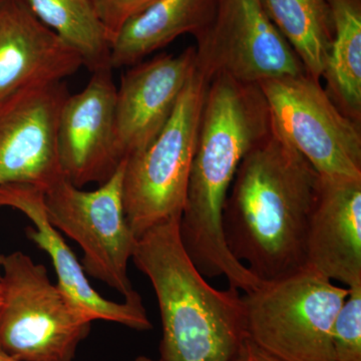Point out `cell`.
<instances>
[{
	"label": "cell",
	"instance_id": "cell-1",
	"mask_svg": "<svg viewBox=\"0 0 361 361\" xmlns=\"http://www.w3.org/2000/svg\"><path fill=\"white\" fill-rule=\"evenodd\" d=\"M271 130L269 109L258 85L227 75L211 80L180 218V236L204 277L224 276L229 286L245 293L261 282L228 250L223 210L240 164Z\"/></svg>",
	"mask_w": 361,
	"mask_h": 361
},
{
	"label": "cell",
	"instance_id": "cell-2",
	"mask_svg": "<svg viewBox=\"0 0 361 361\" xmlns=\"http://www.w3.org/2000/svg\"><path fill=\"white\" fill-rule=\"evenodd\" d=\"M320 176L271 130L244 157L223 210L233 257L260 282L304 267L305 240Z\"/></svg>",
	"mask_w": 361,
	"mask_h": 361
},
{
	"label": "cell",
	"instance_id": "cell-3",
	"mask_svg": "<svg viewBox=\"0 0 361 361\" xmlns=\"http://www.w3.org/2000/svg\"><path fill=\"white\" fill-rule=\"evenodd\" d=\"M180 218L137 239L133 261L155 291L161 339L157 361H233L248 337L243 296L207 282L180 240Z\"/></svg>",
	"mask_w": 361,
	"mask_h": 361
},
{
	"label": "cell",
	"instance_id": "cell-4",
	"mask_svg": "<svg viewBox=\"0 0 361 361\" xmlns=\"http://www.w3.org/2000/svg\"><path fill=\"white\" fill-rule=\"evenodd\" d=\"M210 82L196 66L167 123L146 149L126 161L123 208L137 238L182 216Z\"/></svg>",
	"mask_w": 361,
	"mask_h": 361
},
{
	"label": "cell",
	"instance_id": "cell-5",
	"mask_svg": "<svg viewBox=\"0 0 361 361\" xmlns=\"http://www.w3.org/2000/svg\"><path fill=\"white\" fill-rule=\"evenodd\" d=\"M349 294L303 267L243 296L247 336L283 361H334L332 329Z\"/></svg>",
	"mask_w": 361,
	"mask_h": 361
},
{
	"label": "cell",
	"instance_id": "cell-6",
	"mask_svg": "<svg viewBox=\"0 0 361 361\" xmlns=\"http://www.w3.org/2000/svg\"><path fill=\"white\" fill-rule=\"evenodd\" d=\"M92 322L52 284L44 265L20 251L4 255L0 348L23 361H73Z\"/></svg>",
	"mask_w": 361,
	"mask_h": 361
},
{
	"label": "cell",
	"instance_id": "cell-7",
	"mask_svg": "<svg viewBox=\"0 0 361 361\" xmlns=\"http://www.w3.org/2000/svg\"><path fill=\"white\" fill-rule=\"evenodd\" d=\"M272 128L320 177L361 179V130L306 73L259 82Z\"/></svg>",
	"mask_w": 361,
	"mask_h": 361
},
{
	"label": "cell",
	"instance_id": "cell-8",
	"mask_svg": "<svg viewBox=\"0 0 361 361\" xmlns=\"http://www.w3.org/2000/svg\"><path fill=\"white\" fill-rule=\"evenodd\" d=\"M125 165L126 161L94 191H84L61 177L45 190L44 205L49 223L77 242L84 252L85 274L128 299L137 293L128 276L137 238L123 208Z\"/></svg>",
	"mask_w": 361,
	"mask_h": 361
},
{
	"label": "cell",
	"instance_id": "cell-9",
	"mask_svg": "<svg viewBox=\"0 0 361 361\" xmlns=\"http://www.w3.org/2000/svg\"><path fill=\"white\" fill-rule=\"evenodd\" d=\"M196 39V66L212 80L227 75L256 84L305 73L261 0H216L210 23Z\"/></svg>",
	"mask_w": 361,
	"mask_h": 361
},
{
	"label": "cell",
	"instance_id": "cell-10",
	"mask_svg": "<svg viewBox=\"0 0 361 361\" xmlns=\"http://www.w3.org/2000/svg\"><path fill=\"white\" fill-rule=\"evenodd\" d=\"M68 94L61 82L26 87L0 99V187L23 183L45 192L65 177L56 126Z\"/></svg>",
	"mask_w": 361,
	"mask_h": 361
},
{
	"label": "cell",
	"instance_id": "cell-11",
	"mask_svg": "<svg viewBox=\"0 0 361 361\" xmlns=\"http://www.w3.org/2000/svg\"><path fill=\"white\" fill-rule=\"evenodd\" d=\"M113 68L92 73L84 90L68 94L59 111L56 149L66 179L75 187L106 182L123 163L116 137Z\"/></svg>",
	"mask_w": 361,
	"mask_h": 361
},
{
	"label": "cell",
	"instance_id": "cell-12",
	"mask_svg": "<svg viewBox=\"0 0 361 361\" xmlns=\"http://www.w3.org/2000/svg\"><path fill=\"white\" fill-rule=\"evenodd\" d=\"M196 68V51L166 54L130 66L116 94V137L122 161L146 149L167 123Z\"/></svg>",
	"mask_w": 361,
	"mask_h": 361
},
{
	"label": "cell",
	"instance_id": "cell-13",
	"mask_svg": "<svg viewBox=\"0 0 361 361\" xmlns=\"http://www.w3.org/2000/svg\"><path fill=\"white\" fill-rule=\"evenodd\" d=\"M4 207L20 211L32 223L25 229L26 237L49 254L58 276L56 285L90 322L118 323L137 331L152 329L139 293L114 302L94 290L77 256L47 219L44 190L23 183L4 185L0 187V208Z\"/></svg>",
	"mask_w": 361,
	"mask_h": 361
},
{
	"label": "cell",
	"instance_id": "cell-14",
	"mask_svg": "<svg viewBox=\"0 0 361 361\" xmlns=\"http://www.w3.org/2000/svg\"><path fill=\"white\" fill-rule=\"evenodd\" d=\"M304 267L348 288L361 285V179L320 177Z\"/></svg>",
	"mask_w": 361,
	"mask_h": 361
},
{
	"label": "cell",
	"instance_id": "cell-15",
	"mask_svg": "<svg viewBox=\"0 0 361 361\" xmlns=\"http://www.w3.org/2000/svg\"><path fill=\"white\" fill-rule=\"evenodd\" d=\"M82 59L20 1L0 0V99L75 75Z\"/></svg>",
	"mask_w": 361,
	"mask_h": 361
},
{
	"label": "cell",
	"instance_id": "cell-16",
	"mask_svg": "<svg viewBox=\"0 0 361 361\" xmlns=\"http://www.w3.org/2000/svg\"><path fill=\"white\" fill-rule=\"evenodd\" d=\"M216 0H156L123 23L111 44V68L132 66L183 35L208 25Z\"/></svg>",
	"mask_w": 361,
	"mask_h": 361
},
{
	"label": "cell",
	"instance_id": "cell-17",
	"mask_svg": "<svg viewBox=\"0 0 361 361\" xmlns=\"http://www.w3.org/2000/svg\"><path fill=\"white\" fill-rule=\"evenodd\" d=\"M334 39L323 77L342 113L361 122V0H327Z\"/></svg>",
	"mask_w": 361,
	"mask_h": 361
},
{
	"label": "cell",
	"instance_id": "cell-18",
	"mask_svg": "<svg viewBox=\"0 0 361 361\" xmlns=\"http://www.w3.org/2000/svg\"><path fill=\"white\" fill-rule=\"evenodd\" d=\"M273 25L288 42L310 78L324 73L334 39L327 0H261Z\"/></svg>",
	"mask_w": 361,
	"mask_h": 361
},
{
	"label": "cell",
	"instance_id": "cell-19",
	"mask_svg": "<svg viewBox=\"0 0 361 361\" xmlns=\"http://www.w3.org/2000/svg\"><path fill=\"white\" fill-rule=\"evenodd\" d=\"M94 73L111 68V40L92 0H20Z\"/></svg>",
	"mask_w": 361,
	"mask_h": 361
},
{
	"label": "cell",
	"instance_id": "cell-20",
	"mask_svg": "<svg viewBox=\"0 0 361 361\" xmlns=\"http://www.w3.org/2000/svg\"><path fill=\"white\" fill-rule=\"evenodd\" d=\"M348 289L332 329L334 361H361V285Z\"/></svg>",
	"mask_w": 361,
	"mask_h": 361
},
{
	"label": "cell",
	"instance_id": "cell-21",
	"mask_svg": "<svg viewBox=\"0 0 361 361\" xmlns=\"http://www.w3.org/2000/svg\"><path fill=\"white\" fill-rule=\"evenodd\" d=\"M97 16L102 20L111 44L123 23L156 0H92Z\"/></svg>",
	"mask_w": 361,
	"mask_h": 361
},
{
	"label": "cell",
	"instance_id": "cell-22",
	"mask_svg": "<svg viewBox=\"0 0 361 361\" xmlns=\"http://www.w3.org/2000/svg\"><path fill=\"white\" fill-rule=\"evenodd\" d=\"M233 361H283L279 360L268 351L261 348L249 337H247L241 348H240L238 355H236Z\"/></svg>",
	"mask_w": 361,
	"mask_h": 361
},
{
	"label": "cell",
	"instance_id": "cell-23",
	"mask_svg": "<svg viewBox=\"0 0 361 361\" xmlns=\"http://www.w3.org/2000/svg\"><path fill=\"white\" fill-rule=\"evenodd\" d=\"M0 361H23L18 360V358L13 357V356L9 355L6 351L2 350L0 348Z\"/></svg>",
	"mask_w": 361,
	"mask_h": 361
},
{
	"label": "cell",
	"instance_id": "cell-24",
	"mask_svg": "<svg viewBox=\"0 0 361 361\" xmlns=\"http://www.w3.org/2000/svg\"><path fill=\"white\" fill-rule=\"evenodd\" d=\"M4 255L0 254V297H1L2 290V263H4Z\"/></svg>",
	"mask_w": 361,
	"mask_h": 361
},
{
	"label": "cell",
	"instance_id": "cell-25",
	"mask_svg": "<svg viewBox=\"0 0 361 361\" xmlns=\"http://www.w3.org/2000/svg\"><path fill=\"white\" fill-rule=\"evenodd\" d=\"M133 361H157L156 360H153V358L148 357V356L141 355L137 356V358H135Z\"/></svg>",
	"mask_w": 361,
	"mask_h": 361
}]
</instances>
